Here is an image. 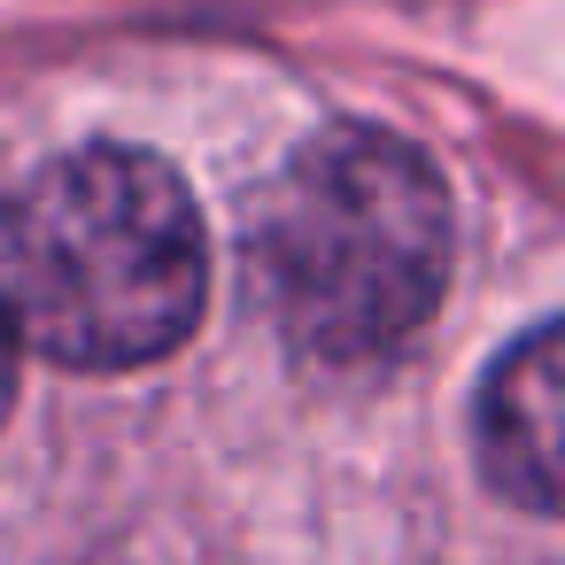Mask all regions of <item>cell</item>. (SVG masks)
Listing matches in <instances>:
<instances>
[{
    "label": "cell",
    "instance_id": "obj_1",
    "mask_svg": "<svg viewBox=\"0 0 565 565\" xmlns=\"http://www.w3.org/2000/svg\"><path fill=\"white\" fill-rule=\"evenodd\" d=\"M210 287L202 210L148 148H78L47 163L0 241V310L17 341L71 372L171 356Z\"/></svg>",
    "mask_w": 565,
    "mask_h": 565
},
{
    "label": "cell",
    "instance_id": "obj_2",
    "mask_svg": "<svg viewBox=\"0 0 565 565\" xmlns=\"http://www.w3.org/2000/svg\"><path fill=\"white\" fill-rule=\"evenodd\" d=\"M256 271L310 356H395L449 287V186L411 140L326 125L256 210Z\"/></svg>",
    "mask_w": 565,
    "mask_h": 565
},
{
    "label": "cell",
    "instance_id": "obj_3",
    "mask_svg": "<svg viewBox=\"0 0 565 565\" xmlns=\"http://www.w3.org/2000/svg\"><path fill=\"white\" fill-rule=\"evenodd\" d=\"M557 403H565V341L557 326H534L519 349L495 356L480 411H472V441H480V472L503 503L550 519L557 511Z\"/></svg>",
    "mask_w": 565,
    "mask_h": 565
},
{
    "label": "cell",
    "instance_id": "obj_4",
    "mask_svg": "<svg viewBox=\"0 0 565 565\" xmlns=\"http://www.w3.org/2000/svg\"><path fill=\"white\" fill-rule=\"evenodd\" d=\"M17 356H24V341H17L9 310H0V418H9V403H17Z\"/></svg>",
    "mask_w": 565,
    "mask_h": 565
}]
</instances>
